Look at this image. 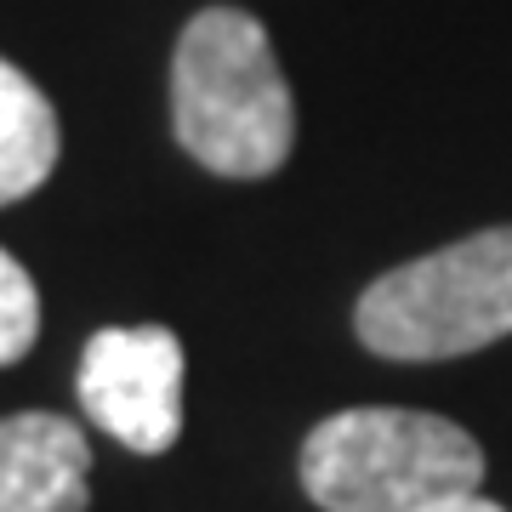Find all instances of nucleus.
<instances>
[{
	"instance_id": "obj_1",
	"label": "nucleus",
	"mask_w": 512,
	"mask_h": 512,
	"mask_svg": "<svg viewBox=\"0 0 512 512\" xmlns=\"http://www.w3.org/2000/svg\"><path fill=\"white\" fill-rule=\"evenodd\" d=\"M177 143L217 177H274L291 160L296 103L268 29L239 6H205L171 57Z\"/></svg>"
},
{
	"instance_id": "obj_2",
	"label": "nucleus",
	"mask_w": 512,
	"mask_h": 512,
	"mask_svg": "<svg viewBox=\"0 0 512 512\" xmlns=\"http://www.w3.org/2000/svg\"><path fill=\"white\" fill-rule=\"evenodd\" d=\"M484 484V450L467 427L427 410H336L302 439V490L325 512H416Z\"/></svg>"
},
{
	"instance_id": "obj_3",
	"label": "nucleus",
	"mask_w": 512,
	"mask_h": 512,
	"mask_svg": "<svg viewBox=\"0 0 512 512\" xmlns=\"http://www.w3.org/2000/svg\"><path fill=\"white\" fill-rule=\"evenodd\" d=\"M359 342L382 359H461L512 336V228H484L382 274L353 308Z\"/></svg>"
},
{
	"instance_id": "obj_4",
	"label": "nucleus",
	"mask_w": 512,
	"mask_h": 512,
	"mask_svg": "<svg viewBox=\"0 0 512 512\" xmlns=\"http://www.w3.org/2000/svg\"><path fill=\"white\" fill-rule=\"evenodd\" d=\"M86 416L137 456H160L183 433V342L165 325L97 330L80 353Z\"/></svg>"
},
{
	"instance_id": "obj_5",
	"label": "nucleus",
	"mask_w": 512,
	"mask_h": 512,
	"mask_svg": "<svg viewBox=\"0 0 512 512\" xmlns=\"http://www.w3.org/2000/svg\"><path fill=\"white\" fill-rule=\"evenodd\" d=\"M92 444L69 416H0V512H86Z\"/></svg>"
},
{
	"instance_id": "obj_6",
	"label": "nucleus",
	"mask_w": 512,
	"mask_h": 512,
	"mask_svg": "<svg viewBox=\"0 0 512 512\" xmlns=\"http://www.w3.org/2000/svg\"><path fill=\"white\" fill-rule=\"evenodd\" d=\"M57 165V114L35 80L0 57V205L35 194Z\"/></svg>"
},
{
	"instance_id": "obj_7",
	"label": "nucleus",
	"mask_w": 512,
	"mask_h": 512,
	"mask_svg": "<svg viewBox=\"0 0 512 512\" xmlns=\"http://www.w3.org/2000/svg\"><path fill=\"white\" fill-rule=\"evenodd\" d=\"M40 336V291L12 251H0V365H18Z\"/></svg>"
},
{
	"instance_id": "obj_8",
	"label": "nucleus",
	"mask_w": 512,
	"mask_h": 512,
	"mask_svg": "<svg viewBox=\"0 0 512 512\" xmlns=\"http://www.w3.org/2000/svg\"><path fill=\"white\" fill-rule=\"evenodd\" d=\"M416 512H507V507H495L484 490H461V495H439V501H427Z\"/></svg>"
}]
</instances>
